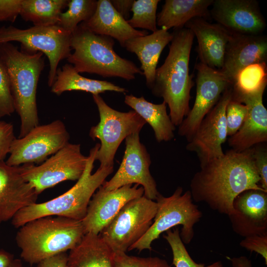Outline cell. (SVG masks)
<instances>
[{
  "mask_svg": "<svg viewBox=\"0 0 267 267\" xmlns=\"http://www.w3.org/2000/svg\"><path fill=\"white\" fill-rule=\"evenodd\" d=\"M0 63L8 77L15 110L20 118L19 137H22L39 125L36 94L45 66L44 54H28L11 43H0Z\"/></svg>",
  "mask_w": 267,
  "mask_h": 267,
  "instance_id": "obj_3",
  "label": "cell"
},
{
  "mask_svg": "<svg viewBox=\"0 0 267 267\" xmlns=\"http://www.w3.org/2000/svg\"><path fill=\"white\" fill-rule=\"evenodd\" d=\"M210 16L231 34H263L266 21L256 0H214Z\"/></svg>",
  "mask_w": 267,
  "mask_h": 267,
  "instance_id": "obj_16",
  "label": "cell"
},
{
  "mask_svg": "<svg viewBox=\"0 0 267 267\" xmlns=\"http://www.w3.org/2000/svg\"><path fill=\"white\" fill-rule=\"evenodd\" d=\"M255 165L260 178V186L267 191V147L266 143L253 147Z\"/></svg>",
  "mask_w": 267,
  "mask_h": 267,
  "instance_id": "obj_37",
  "label": "cell"
},
{
  "mask_svg": "<svg viewBox=\"0 0 267 267\" xmlns=\"http://www.w3.org/2000/svg\"><path fill=\"white\" fill-rule=\"evenodd\" d=\"M14 259L13 254L3 249H0V267H10Z\"/></svg>",
  "mask_w": 267,
  "mask_h": 267,
  "instance_id": "obj_43",
  "label": "cell"
},
{
  "mask_svg": "<svg viewBox=\"0 0 267 267\" xmlns=\"http://www.w3.org/2000/svg\"><path fill=\"white\" fill-rule=\"evenodd\" d=\"M80 24L95 34L116 39L122 47L127 41L148 34L146 30H137L132 28L109 0H97L93 15Z\"/></svg>",
  "mask_w": 267,
  "mask_h": 267,
  "instance_id": "obj_23",
  "label": "cell"
},
{
  "mask_svg": "<svg viewBox=\"0 0 267 267\" xmlns=\"http://www.w3.org/2000/svg\"><path fill=\"white\" fill-rule=\"evenodd\" d=\"M200 166L190 182L193 201L205 203L220 214L230 215L234 199L245 190L267 192L260 185L253 147L239 152L230 149Z\"/></svg>",
  "mask_w": 267,
  "mask_h": 267,
  "instance_id": "obj_1",
  "label": "cell"
},
{
  "mask_svg": "<svg viewBox=\"0 0 267 267\" xmlns=\"http://www.w3.org/2000/svg\"><path fill=\"white\" fill-rule=\"evenodd\" d=\"M159 0H137L134 1L133 16L127 21L133 28H141L155 32L157 28L156 11Z\"/></svg>",
  "mask_w": 267,
  "mask_h": 267,
  "instance_id": "obj_32",
  "label": "cell"
},
{
  "mask_svg": "<svg viewBox=\"0 0 267 267\" xmlns=\"http://www.w3.org/2000/svg\"><path fill=\"white\" fill-rule=\"evenodd\" d=\"M100 143L90 149L84 172L75 184L62 194L47 201L35 203L20 210L11 219L19 228L26 222L45 216H60L81 221L96 190L113 172L114 167H100L92 173Z\"/></svg>",
  "mask_w": 267,
  "mask_h": 267,
  "instance_id": "obj_5",
  "label": "cell"
},
{
  "mask_svg": "<svg viewBox=\"0 0 267 267\" xmlns=\"http://www.w3.org/2000/svg\"><path fill=\"white\" fill-rule=\"evenodd\" d=\"M114 252L99 234L86 233L68 254L67 267H113Z\"/></svg>",
  "mask_w": 267,
  "mask_h": 267,
  "instance_id": "obj_25",
  "label": "cell"
},
{
  "mask_svg": "<svg viewBox=\"0 0 267 267\" xmlns=\"http://www.w3.org/2000/svg\"><path fill=\"white\" fill-rule=\"evenodd\" d=\"M126 148L120 166L114 176L105 181L102 186L112 190L133 183L141 185L143 195L156 201L160 194L156 181L152 176L149 167L151 163L150 155L145 146L140 142L139 133H136L125 139Z\"/></svg>",
  "mask_w": 267,
  "mask_h": 267,
  "instance_id": "obj_13",
  "label": "cell"
},
{
  "mask_svg": "<svg viewBox=\"0 0 267 267\" xmlns=\"http://www.w3.org/2000/svg\"><path fill=\"white\" fill-rule=\"evenodd\" d=\"M115 10L126 20H128L134 0H110Z\"/></svg>",
  "mask_w": 267,
  "mask_h": 267,
  "instance_id": "obj_42",
  "label": "cell"
},
{
  "mask_svg": "<svg viewBox=\"0 0 267 267\" xmlns=\"http://www.w3.org/2000/svg\"><path fill=\"white\" fill-rule=\"evenodd\" d=\"M15 138L13 125L0 120V162L5 161Z\"/></svg>",
  "mask_w": 267,
  "mask_h": 267,
  "instance_id": "obj_39",
  "label": "cell"
},
{
  "mask_svg": "<svg viewBox=\"0 0 267 267\" xmlns=\"http://www.w3.org/2000/svg\"><path fill=\"white\" fill-rule=\"evenodd\" d=\"M110 37L95 34L79 24L72 33L71 48L67 58L79 73H88L104 78L118 77L127 81L143 75L133 62L120 56L114 50Z\"/></svg>",
  "mask_w": 267,
  "mask_h": 267,
  "instance_id": "obj_6",
  "label": "cell"
},
{
  "mask_svg": "<svg viewBox=\"0 0 267 267\" xmlns=\"http://www.w3.org/2000/svg\"><path fill=\"white\" fill-rule=\"evenodd\" d=\"M239 245L251 252H254L261 255L267 265V233L246 237Z\"/></svg>",
  "mask_w": 267,
  "mask_h": 267,
  "instance_id": "obj_38",
  "label": "cell"
},
{
  "mask_svg": "<svg viewBox=\"0 0 267 267\" xmlns=\"http://www.w3.org/2000/svg\"><path fill=\"white\" fill-rule=\"evenodd\" d=\"M22 0H0V23H14L20 15Z\"/></svg>",
  "mask_w": 267,
  "mask_h": 267,
  "instance_id": "obj_40",
  "label": "cell"
},
{
  "mask_svg": "<svg viewBox=\"0 0 267 267\" xmlns=\"http://www.w3.org/2000/svg\"><path fill=\"white\" fill-rule=\"evenodd\" d=\"M232 85L223 92L215 106L201 121L186 149L194 152L200 165L223 155L222 145L228 136L226 125V106L231 99Z\"/></svg>",
  "mask_w": 267,
  "mask_h": 267,
  "instance_id": "obj_14",
  "label": "cell"
},
{
  "mask_svg": "<svg viewBox=\"0 0 267 267\" xmlns=\"http://www.w3.org/2000/svg\"><path fill=\"white\" fill-rule=\"evenodd\" d=\"M196 93L194 103L178 126V134L189 141L201 121L232 84L219 70L201 62L195 66Z\"/></svg>",
  "mask_w": 267,
  "mask_h": 267,
  "instance_id": "obj_15",
  "label": "cell"
},
{
  "mask_svg": "<svg viewBox=\"0 0 267 267\" xmlns=\"http://www.w3.org/2000/svg\"><path fill=\"white\" fill-rule=\"evenodd\" d=\"M156 201L144 195L131 200L99 234L114 252H125L142 238L153 223Z\"/></svg>",
  "mask_w": 267,
  "mask_h": 267,
  "instance_id": "obj_10",
  "label": "cell"
},
{
  "mask_svg": "<svg viewBox=\"0 0 267 267\" xmlns=\"http://www.w3.org/2000/svg\"><path fill=\"white\" fill-rule=\"evenodd\" d=\"M10 267H25L21 260L20 259H15L12 264Z\"/></svg>",
  "mask_w": 267,
  "mask_h": 267,
  "instance_id": "obj_45",
  "label": "cell"
},
{
  "mask_svg": "<svg viewBox=\"0 0 267 267\" xmlns=\"http://www.w3.org/2000/svg\"><path fill=\"white\" fill-rule=\"evenodd\" d=\"M230 260L233 267H252L251 261L244 256L233 257Z\"/></svg>",
  "mask_w": 267,
  "mask_h": 267,
  "instance_id": "obj_44",
  "label": "cell"
},
{
  "mask_svg": "<svg viewBox=\"0 0 267 267\" xmlns=\"http://www.w3.org/2000/svg\"><path fill=\"white\" fill-rule=\"evenodd\" d=\"M85 234L82 222L60 216H45L19 228L15 241L21 258L31 265L74 248Z\"/></svg>",
  "mask_w": 267,
  "mask_h": 267,
  "instance_id": "obj_4",
  "label": "cell"
},
{
  "mask_svg": "<svg viewBox=\"0 0 267 267\" xmlns=\"http://www.w3.org/2000/svg\"><path fill=\"white\" fill-rule=\"evenodd\" d=\"M267 37L261 34H232L219 70L232 84L237 73L251 64L267 62Z\"/></svg>",
  "mask_w": 267,
  "mask_h": 267,
  "instance_id": "obj_21",
  "label": "cell"
},
{
  "mask_svg": "<svg viewBox=\"0 0 267 267\" xmlns=\"http://www.w3.org/2000/svg\"><path fill=\"white\" fill-rule=\"evenodd\" d=\"M99 112L100 121L91 127L89 136L98 139L100 147L95 160L100 167H114V160L121 143L129 135L140 133L146 122L134 110L118 111L110 107L99 94L92 95Z\"/></svg>",
  "mask_w": 267,
  "mask_h": 267,
  "instance_id": "obj_9",
  "label": "cell"
},
{
  "mask_svg": "<svg viewBox=\"0 0 267 267\" xmlns=\"http://www.w3.org/2000/svg\"><path fill=\"white\" fill-rule=\"evenodd\" d=\"M79 90L89 92L92 95L99 94L107 91L125 93V88L118 86L107 81L87 78L81 76L74 66L66 63L58 68L51 91L60 95L66 91Z\"/></svg>",
  "mask_w": 267,
  "mask_h": 267,
  "instance_id": "obj_27",
  "label": "cell"
},
{
  "mask_svg": "<svg viewBox=\"0 0 267 267\" xmlns=\"http://www.w3.org/2000/svg\"><path fill=\"white\" fill-rule=\"evenodd\" d=\"M229 216L233 230L242 237L267 233V192L245 190L234 199Z\"/></svg>",
  "mask_w": 267,
  "mask_h": 267,
  "instance_id": "obj_19",
  "label": "cell"
},
{
  "mask_svg": "<svg viewBox=\"0 0 267 267\" xmlns=\"http://www.w3.org/2000/svg\"><path fill=\"white\" fill-rule=\"evenodd\" d=\"M266 86L248 93L232 90V99L247 107L245 121L240 129L228 139L231 149L242 151L267 141V110L263 102Z\"/></svg>",
  "mask_w": 267,
  "mask_h": 267,
  "instance_id": "obj_18",
  "label": "cell"
},
{
  "mask_svg": "<svg viewBox=\"0 0 267 267\" xmlns=\"http://www.w3.org/2000/svg\"><path fill=\"white\" fill-rule=\"evenodd\" d=\"M15 111L8 77L0 63V120Z\"/></svg>",
  "mask_w": 267,
  "mask_h": 267,
  "instance_id": "obj_36",
  "label": "cell"
},
{
  "mask_svg": "<svg viewBox=\"0 0 267 267\" xmlns=\"http://www.w3.org/2000/svg\"><path fill=\"white\" fill-rule=\"evenodd\" d=\"M247 113V107L243 103L232 99L225 111L227 136L234 135L243 125Z\"/></svg>",
  "mask_w": 267,
  "mask_h": 267,
  "instance_id": "obj_35",
  "label": "cell"
},
{
  "mask_svg": "<svg viewBox=\"0 0 267 267\" xmlns=\"http://www.w3.org/2000/svg\"><path fill=\"white\" fill-rule=\"evenodd\" d=\"M67 260L68 254L64 252L40 262L36 267H67Z\"/></svg>",
  "mask_w": 267,
  "mask_h": 267,
  "instance_id": "obj_41",
  "label": "cell"
},
{
  "mask_svg": "<svg viewBox=\"0 0 267 267\" xmlns=\"http://www.w3.org/2000/svg\"><path fill=\"white\" fill-rule=\"evenodd\" d=\"M69 0H22L20 16L36 26L57 24Z\"/></svg>",
  "mask_w": 267,
  "mask_h": 267,
  "instance_id": "obj_29",
  "label": "cell"
},
{
  "mask_svg": "<svg viewBox=\"0 0 267 267\" xmlns=\"http://www.w3.org/2000/svg\"><path fill=\"white\" fill-rule=\"evenodd\" d=\"M184 27L190 29L197 39L200 62L220 70L232 34L220 24L210 23L199 17L190 20Z\"/></svg>",
  "mask_w": 267,
  "mask_h": 267,
  "instance_id": "obj_22",
  "label": "cell"
},
{
  "mask_svg": "<svg viewBox=\"0 0 267 267\" xmlns=\"http://www.w3.org/2000/svg\"><path fill=\"white\" fill-rule=\"evenodd\" d=\"M69 139L66 126L60 120L39 125L24 136L16 137L5 162L11 166L42 163L68 143Z\"/></svg>",
  "mask_w": 267,
  "mask_h": 267,
  "instance_id": "obj_12",
  "label": "cell"
},
{
  "mask_svg": "<svg viewBox=\"0 0 267 267\" xmlns=\"http://www.w3.org/2000/svg\"><path fill=\"white\" fill-rule=\"evenodd\" d=\"M144 194L143 188L135 184L107 190L102 185L92 195L85 218L81 221L85 234H99L128 202Z\"/></svg>",
  "mask_w": 267,
  "mask_h": 267,
  "instance_id": "obj_17",
  "label": "cell"
},
{
  "mask_svg": "<svg viewBox=\"0 0 267 267\" xmlns=\"http://www.w3.org/2000/svg\"><path fill=\"white\" fill-rule=\"evenodd\" d=\"M72 33L58 25L34 26L21 29L10 25L0 27V43L17 42L20 50L28 54L41 52L47 57L49 64L47 84L54 83L60 61L67 59L71 53Z\"/></svg>",
  "mask_w": 267,
  "mask_h": 267,
  "instance_id": "obj_8",
  "label": "cell"
},
{
  "mask_svg": "<svg viewBox=\"0 0 267 267\" xmlns=\"http://www.w3.org/2000/svg\"><path fill=\"white\" fill-rule=\"evenodd\" d=\"M214 0H166L157 15V26L168 31L181 28L193 18L210 16L209 7Z\"/></svg>",
  "mask_w": 267,
  "mask_h": 267,
  "instance_id": "obj_26",
  "label": "cell"
},
{
  "mask_svg": "<svg viewBox=\"0 0 267 267\" xmlns=\"http://www.w3.org/2000/svg\"><path fill=\"white\" fill-rule=\"evenodd\" d=\"M38 194L22 174L20 166L0 162V224L20 210L37 202Z\"/></svg>",
  "mask_w": 267,
  "mask_h": 267,
  "instance_id": "obj_20",
  "label": "cell"
},
{
  "mask_svg": "<svg viewBox=\"0 0 267 267\" xmlns=\"http://www.w3.org/2000/svg\"><path fill=\"white\" fill-rule=\"evenodd\" d=\"M166 233L163 237L171 248L173 264L175 267H223L221 261H216L208 266L196 263L190 256L180 238L178 227L173 230H168Z\"/></svg>",
  "mask_w": 267,
  "mask_h": 267,
  "instance_id": "obj_33",
  "label": "cell"
},
{
  "mask_svg": "<svg viewBox=\"0 0 267 267\" xmlns=\"http://www.w3.org/2000/svg\"><path fill=\"white\" fill-rule=\"evenodd\" d=\"M113 267H171L167 261L158 257H140L125 252H114Z\"/></svg>",
  "mask_w": 267,
  "mask_h": 267,
  "instance_id": "obj_34",
  "label": "cell"
},
{
  "mask_svg": "<svg viewBox=\"0 0 267 267\" xmlns=\"http://www.w3.org/2000/svg\"><path fill=\"white\" fill-rule=\"evenodd\" d=\"M124 101L152 127L158 142L169 141L174 138L176 126L167 113L165 102L154 104L142 96L138 97L133 94L126 95Z\"/></svg>",
  "mask_w": 267,
  "mask_h": 267,
  "instance_id": "obj_28",
  "label": "cell"
},
{
  "mask_svg": "<svg viewBox=\"0 0 267 267\" xmlns=\"http://www.w3.org/2000/svg\"><path fill=\"white\" fill-rule=\"evenodd\" d=\"M193 201L190 191L183 192L181 186H178L170 196L160 194L156 200L157 209L153 223L128 251L151 250L152 243L161 234L178 225L182 226L179 235L182 242L189 244L194 236V227L202 217V212Z\"/></svg>",
  "mask_w": 267,
  "mask_h": 267,
  "instance_id": "obj_7",
  "label": "cell"
},
{
  "mask_svg": "<svg viewBox=\"0 0 267 267\" xmlns=\"http://www.w3.org/2000/svg\"><path fill=\"white\" fill-rule=\"evenodd\" d=\"M169 51L164 63L156 69L150 88L170 109L173 124L179 126L189 111L190 91L194 85L189 63L194 36L185 27L174 29Z\"/></svg>",
  "mask_w": 267,
  "mask_h": 267,
  "instance_id": "obj_2",
  "label": "cell"
},
{
  "mask_svg": "<svg viewBox=\"0 0 267 267\" xmlns=\"http://www.w3.org/2000/svg\"><path fill=\"white\" fill-rule=\"evenodd\" d=\"M267 63L251 64L241 70L232 84L233 91L248 93L255 91L267 85Z\"/></svg>",
  "mask_w": 267,
  "mask_h": 267,
  "instance_id": "obj_31",
  "label": "cell"
},
{
  "mask_svg": "<svg viewBox=\"0 0 267 267\" xmlns=\"http://www.w3.org/2000/svg\"><path fill=\"white\" fill-rule=\"evenodd\" d=\"M88 161L80 144L69 142L40 165L20 166L24 179L39 195L44 190L66 180H78L83 174Z\"/></svg>",
  "mask_w": 267,
  "mask_h": 267,
  "instance_id": "obj_11",
  "label": "cell"
},
{
  "mask_svg": "<svg viewBox=\"0 0 267 267\" xmlns=\"http://www.w3.org/2000/svg\"><path fill=\"white\" fill-rule=\"evenodd\" d=\"M173 37L163 29L152 34L137 37L127 41L124 45L128 51L134 53L139 60L140 70L144 76L147 87L150 89L155 78L160 56L165 47Z\"/></svg>",
  "mask_w": 267,
  "mask_h": 267,
  "instance_id": "obj_24",
  "label": "cell"
},
{
  "mask_svg": "<svg viewBox=\"0 0 267 267\" xmlns=\"http://www.w3.org/2000/svg\"><path fill=\"white\" fill-rule=\"evenodd\" d=\"M97 5L95 0H70L67 10L62 12L57 23L64 30L73 32L82 22L89 20L94 14Z\"/></svg>",
  "mask_w": 267,
  "mask_h": 267,
  "instance_id": "obj_30",
  "label": "cell"
}]
</instances>
